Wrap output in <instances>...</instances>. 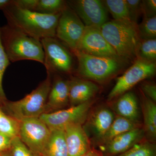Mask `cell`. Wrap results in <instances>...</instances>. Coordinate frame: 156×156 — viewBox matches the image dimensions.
Returning <instances> with one entry per match:
<instances>
[{
    "instance_id": "cell-30",
    "label": "cell",
    "mask_w": 156,
    "mask_h": 156,
    "mask_svg": "<svg viewBox=\"0 0 156 156\" xmlns=\"http://www.w3.org/2000/svg\"><path fill=\"white\" fill-rule=\"evenodd\" d=\"M128 5L130 20L132 22L137 23V20L142 14L141 1L126 0Z\"/></svg>"
},
{
    "instance_id": "cell-35",
    "label": "cell",
    "mask_w": 156,
    "mask_h": 156,
    "mask_svg": "<svg viewBox=\"0 0 156 156\" xmlns=\"http://www.w3.org/2000/svg\"><path fill=\"white\" fill-rule=\"evenodd\" d=\"M82 156H103L102 154L94 149H89L87 152Z\"/></svg>"
},
{
    "instance_id": "cell-19",
    "label": "cell",
    "mask_w": 156,
    "mask_h": 156,
    "mask_svg": "<svg viewBox=\"0 0 156 156\" xmlns=\"http://www.w3.org/2000/svg\"><path fill=\"white\" fill-rule=\"evenodd\" d=\"M50 138L42 152V156H68L64 130H50Z\"/></svg>"
},
{
    "instance_id": "cell-15",
    "label": "cell",
    "mask_w": 156,
    "mask_h": 156,
    "mask_svg": "<svg viewBox=\"0 0 156 156\" xmlns=\"http://www.w3.org/2000/svg\"><path fill=\"white\" fill-rule=\"evenodd\" d=\"M99 87L92 81L73 78L69 83V103L75 106L92 100L99 90Z\"/></svg>"
},
{
    "instance_id": "cell-16",
    "label": "cell",
    "mask_w": 156,
    "mask_h": 156,
    "mask_svg": "<svg viewBox=\"0 0 156 156\" xmlns=\"http://www.w3.org/2000/svg\"><path fill=\"white\" fill-rule=\"evenodd\" d=\"M144 135L143 129L139 127L116 136L103 147V150L111 155L122 154L139 143Z\"/></svg>"
},
{
    "instance_id": "cell-13",
    "label": "cell",
    "mask_w": 156,
    "mask_h": 156,
    "mask_svg": "<svg viewBox=\"0 0 156 156\" xmlns=\"http://www.w3.org/2000/svg\"><path fill=\"white\" fill-rule=\"evenodd\" d=\"M54 76L48 95L45 113H50L63 109L69 104V80L59 75ZM52 75V76H53Z\"/></svg>"
},
{
    "instance_id": "cell-38",
    "label": "cell",
    "mask_w": 156,
    "mask_h": 156,
    "mask_svg": "<svg viewBox=\"0 0 156 156\" xmlns=\"http://www.w3.org/2000/svg\"><path fill=\"white\" fill-rule=\"evenodd\" d=\"M1 156V155H0V156Z\"/></svg>"
},
{
    "instance_id": "cell-11",
    "label": "cell",
    "mask_w": 156,
    "mask_h": 156,
    "mask_svg": "<svg viewBox=\"0 0 156 156\" xmlns=\"http://www.w3.org/2000/svg\"><path fill=\"white\" fill-rule=\"evenodd\" d=\"M67 2L86 27L101 28L107 22L108 11L102 1L75 0L67 1Z\"/></svg>"
},
{
    "instance_id": "cell-27",
    "label": "cell",
    "mask_w": 156,
    "mask_h": 156,
    "mask_svg": "<svg viewBox=\"0 0 156 156\" xmlns=\"http://www.w3.org/2000/svg\"><path fill=\"white\" fill-rule=\"evenodd\" d=\"M141 40L156 39V16L144 17L142 22L137 25Z\"/></svg>"
},
{
    "instance_id": "cell-32",
    "label": "cell",
    "mask_w": 156,
    "mask_h": 156,
    "mask_svg": "<svg viewBox=\"0 0 156 156\" xmlns=\"http://www.w3.org/2000/svg\"><path fill=\"white\" fill-rule=\"evenodd\" d=\"M38 0H13L15 5L20 9L28 11H35Z\"/></svg>"
},
{
    "instance_id": "cell-20",
    "label": "cell",
    "mask_w": 156,
    "mask_h": 156,
    "mask_svg": "<svg viewBox=\"0 0 156 156\" xmlns=\"http://www.w3.org/2000/svg\"><path fill=\"white\" fill-rule=\"evenodd\" d=\"M139 127L138 122L119 116L115 119L110 127L99 141L104 145L120 134Z\"/></svg>"
},
{
    "instance_id": "cell-24",
    "label": "cell",
    "mask_w": 156,
    "mask_h": 156,
    "mask_svg": "<svg viewBox=\"0 0 156 156\" xmlns=\"http://www.w3.org/2000/svg\"><path fill=\"white\" fill-rule=\"evenodd\" d=\"M67 5V1L63 0H38L35 11L54 15L61 13Z\"/></svg>"
},
{
    "instance_id": "cell-1",
    "label": "cell",
    "mask_w": 156,
    "mask_h": 156,
    "mask_svg": "<svg viewBox=\"0 0 156 156\" xmlns=\"http://www.w3.org/2000/svg\"><path fill=\"white\" fill-rule=\"evenodd\" d=\"M8 25L39 40L56 37L60 14L49 15L20 9L13 4L2 10Z\"/></svg>"
},
{
    "instance_id": "cell-18",
    "label": "cell",
    "mask_w": 156,
    "mask_h": 156,
    "mask_svg": "<svg viewBox=\"0 0 156 156\" xmlns=\"http://www.w3.org/2000/svg\"><path fill=\"white\" fill-rule=\"evenodd\" d=\"M115 110L119 116L138 122L139 108L136 95L132 92L123 94L117 101Z\"/></svg>"
},
{
    "instance_id": "cell-23",
    "label": "cell",
    "mask_w": 156,
    "mask_h": 156,
    "mask_svg": "<svg viewBox=\"0 0 156 156\" xmlns=\"http://www.w3.org/2000/svg\"><path fill=\"white\" fill-rule=\"evenodd\" d=\"M20 122L5 113L0 107V133L12 138L19 136Z\"/></svg>"
},
{
    "instance_id": "cell-8",
    "label": "cell",
    "mask_w": 156,
    "mask_h": 156,
    "mask_svg": "<svg viewBox=\"0 0 156 156\" xmlns=\"http://www.w3.org/2000/svg\"><path fill=\"white\" fill-rule=\"evenodd\" d=\"M85 29L80 17L68 5L58 19L56 37L73 52L77 49Z\"/></svg>"
},
{
    "instance_id": "cell-31",
    "label": "cell",
    "mask_w": 156,
    "mask_h": 156,
    "mask_svg": "<svg viewBox=\"0 0 156 156\" xmlns=\"http://www.w3.org/2000/svg\"><path fill=\"white\" fill-rule=\"evenodd\" d=\"M142 14L144 17H151L156 16V0L141 1Z\"/></svg>"
},
{
    "instance_id": "cell-21",
    "label": "cell",
    "mask_w": 156,
    "mask_h": 156,
    "mask_svg": "<svg viewBox=\"0 0 156 156\" xmlns=\"http://www.w3.org/2000/svg\"><path fill=\"white\" fill-rule=\"evenodd\" d=\"M144 133L150 140L156 137V105L155 102L146 98L143 103Z\"/></svg>"
},
{
    "instance_id": "cell-5",
    "label": "cell",
    "mask_w": 156,
    "mask_h": 156,
    "mask_svg": "<svg viewBox=\"0 0 156 156\" xmlns=\"http://www.w3.org/2000/svg\"><path fill=\"white\" fill-rule=\"evenodd\" d=\"M73 53L77 62V74L87 80H105L122 69L127 61L121 58L93 56L79 50Z\"/></svg>"
},
{
    "instance_id": "cell-7",
    "label": "cell",
    "mask_w": 156,
    "mask_h": 156,
    "mask_svg": "<svg viewBox=\"0 0 156 156\" xmlns=\"http://www.w3.org/2000/svg\"><path fill=\"white\" fill-rule=\"evenodd\" d=\"M156 62H149L137 58L133 64L117 79L108 98L110 101L128 92L136 84L154 75Z\"/></svg>"
},
{
    "instance_id": "cell-25",
    "label": "cell",
    "mask_w": 156,
    "mask_h": 156,
    "mask_svg": "<svg viewBox=\"0 0 156 156\" xmlns=\"http://www.w3.org/2000/svg\"><path fill=\"white\" fill-rule=\"evenodd\" d=\"M137 58L149 62H156V39L141 40L137 51Z\"/></svg>"
},
{
    "instance_id": "cell-37",
    "label": "cell",
    "mask_w": 156,
    "mask_h": 156,
    "mask_svg": "<svg viewBox=\"0 0 156 156\" xmlns=\"http://www.w3.org/2000/svg\"><path fill=\"white\" fill-rule=\"evenodd\" d=\"M1 156H11V153H10V150L2 154Z\"/></svg>"
},
{
    "instance_id": "cell-26",
    "label": "cell",
    "mask_w": 156,
    "mask_h": 156,
    "mask_svg": "<svg viewBox=\"0 0 156 156\" xmlns=\"http://www.w3.org/2000/svg\"><path fill=\"white\" fill-rule=\"evenodd\" d=\"M119 156H156V147L149 142L138 143Z\"/></svg>"
},
{
    "instance_id": "cell-29",
    "label": "cell",
    "mask_w": 156,
    "mask_h": 156,
    "mask_svg": "<svg viewBox=\"0 0 156 156\" xmlns=\"http://www.w3.org/2000/svg\"><path fill=\"white\" fill-rule=\"evenodd\" d=\"M10 151L12 156H41L29 148L19 136L12 139Z\"/></svg>"
},
{
    "instance_id": "cell-36",
    "label": "cell",
    "mask_w": 156,
    "mask_h": 156,
    "mask_svg": "<svg viewBox=\"0 0 156 156\" xmlns=\"http://www.w3.org/2000/svg\"><path fill=\"white\" fill-rule=\"evenodd\" d=\"M13 2V0H0V10H4L6 7L11 5Z\"/></svg>"
},
{
    "instance_id": "cell-9",
    "label": "cell",
    "mask_w": 156,
    "mask_h": 156,
    "mask_svg": "<svg viewBox=\"0 0 156 156\" xmlns=\"http://www.w3.org/2000/svg\"><path fill=\"white\" fill-rule=\"evenodd\" d=\"M50 134V129L39 118L20 121V138L29 148L41 156Z\"/></svg>"
},
{
    "instance_id": "cell-34",
    "label": "cell",
    "mask_w": 156,
    "mask_h": 156,
    "mask_svg": "<svg viewBox=\"0 0 156 156\" xmlns=\"http://www.w3.org/2000/svg\"><path fill=\"white\" fill-rule=\"evenodd\" d=\"M13 138L0 133V155L10 150Z\"/></svg>"
},
{
    "instance_id": "cell-14",
    "label": "cell",
    "mask_w": 156,
    "mask_h": 156,
    "mask_svg": "<svg viewBox=\"0 0 156 156\" xmlns=\"http://www.w3.org/2000/svg\"><path fill=\"white\" fill-rule=\"evenodd\" d=\"M63 130L68 156H82L90 149L89 138L81 124L68 125Z\"/></svg>"
},
{
    "instance_id": "cell-10",
    "label": "cell",
    "mask_w": 156,
    "mask_h": 156,
    "mask_svg": "<svg viewBox=\"0 0 156 156\" xmlns=\"http://www.w3.org/2000/svg\"><path fill=\"white\" fill-rule=\"evenodd\" d=\"M93 103L92 100L75 106L57 111L43 114L39 118L50 130L62 129L71 124L82 125L85 122Z\"/></svg>"
},
{
    "instance_id": "cell-6",
    "label": "cell",
    "mask_w": 156,
    "mask_h": 156,
    "mask_svg": "<svg viewBox=\"0 0 156 156\" xmlns=\"http://www.w3.org/2000/svg\"><path fill=\"white\" fill-rule=\"evenodd\" d=\"M44 53V65L47 73L52 75L69 74L74 69L73 52L55 37L41 40Z\"/></svg>"
},
{
    "instance_id": "cell-22",
    "label": "cell",
    "mask_w": 156,
    "mask_h": 156,
    "mask_svg": "<svg viewBox=\"0 0 156 156\" xmlns=\"http://www.w3.org/2000/svg\"><path fill=\"white\" fill-rule=\"evenodd\" d=\"M102 2L114 20H130L126 0H105Z\"/></svg>"
},
{
    "instance_id": "cell-33",
    "label": "cell",
    "mask_w": 156,
    "mask_h": 156,
    "mask_svg": "<svg viewBox=\"0 0 156 156\" xmlns=\"http://www.w3.org/2000/svg\"><path fill=\"white\" fill-rule=\"evenodd\" d=\"M141 89L148 98L154 102L156 101V86L152 83H144L141 85Z\"/></svg>"
},
{
    "instance_id": "cell-17",
    "label": "cell",
    "mask_w": 156,
    "mask_h": 156,
    "mask_svg": "<svg viewBox=\"0 0 156 156\" xmlns=\"http://www.w3.org/2000/svg\"><path fill=\"white\" fill-rule=\"evenodd\" d=\"M115 119L112 112L105 108L97 110L91 115L89 121V128L99 141L108 130Z\"/></svg>"
},
{
    "instance_id": "cell-2",
    "label": "cell",
    "mask_w": 156,
    "mask_h": 156,
    "mask_svg": "<svg viewBox=\"0 0 156 156\" xmlns=\"http://www.w3.org/2000/svg\"><path fill=\"white\" fill-rule=\"evenodd\" d=\"M102 35L117 54L125 60L137 58L141 39L137 23L131 20L107 21L100 28Z\"/></svg>"
},
{
    "instance_id": "cell-4",
    "label": "cell",
    "mask_w": 156,
    "mask_h": 156,
    "mask_svg": "<svg viewBox=\"0 0 156 156\" xmlns=\"http://www.w3.org/2000/svg\"><path fill=\"white\" fill-rule=\"evenodd\" d=\"M52 75L47 77L30 94L19 101H6L2 106L9 115L17 121L30 118H39L44 113L48 95L52 83Z\"/></svg>"
},
{
    "instance_id": "cell-12",
    "label": "cell",
    "mask_w": 156,
    "mask_h": 156,
    "mask_svg": "<svg viewBox=\"0 0 156 156\" xmlns=\"http://www.w3.org/2000/svg\"><path fill=\"white\" fill-rule=\"evenodd\" d=\"M76 50L93 56L123 59L105 38L99 27H86Z\"/></svg>"
},
{
    "instance_id": "cell-28",
    "label": "cell",
    "mask_w": 156,
    "mask_h": 156,
    "mask_svg": "<svg viewBox=\"0 0 156 156\" xmlns=\"http://www.w3.org/2000/svg\"><path fill=\"white\" fill-rule=\"evenodd\" d=\"M10 62L2 43L0 27V106H2L7 100L3 90L2 82L5 72L10 65Z\"/></svg>"
},
{
    "instance_id": "cell-3",
    "label": "cell",
    "mask_w": 156,
    "mask_h": 156,
    "mask_svg": "<svg viewBox=\"0 0 156 156\" xmlns=\"http://www.w3.org/2000/svg\"><path fill=\"white\" fill-rule=\"evenodd\" d=\"M2 43L9 60L37 61L44 64V53L41 40L7 24L1 27Z\"/></svg>"
}]
</instances>
